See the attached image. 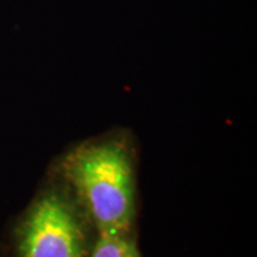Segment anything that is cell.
Instances as JSON below:
<instances>
[{
	"label": "cell",
	"mask_w": 257,
	"mask_h": 257,
	"mask_svg": "<svg viewBox=\"0 0 257 257\" xmlns=\"http://www.w3.org/2000/svg\"><path fill=\"white\" fill-rule=\"evenodd\" d=\"M89 257H142L133 231L97 233Z\"/></svg>",
	"instance_id": "3957f363"
},
{
	"label": "cell",
	"mask_w": 257,
	"mask_h": 257,
	"mask_svg": "<svg viewBox=\"0 0 257 257\" xmlns=\"http://www.w3.org/2000/svg\"><path fill=\"white\" fill-rule=\"evenodd\" d=\"M59 172L97 233L133 230L135 175L123 142L111 139L76 147L60 160Z\"/></svg>",
	"instance_id": "6da1fadb"
},
{
	"label": "cell",
	"mask_w": 257,
	"mask_h": 257,
	"mask_svg": "<svg viewBox=\"0 0 257 257\" xmlns=\"http://www.w3.org/2000/svg\"><path fill=\"white\" fill-rule=\"evenodd\" d=\"M89 223L72 193L46 190L19 221L15 231L18 257H89L93 247Z\"/></svg>",
	"instance_id": "7a4b0ae2"
}]
</instances>
